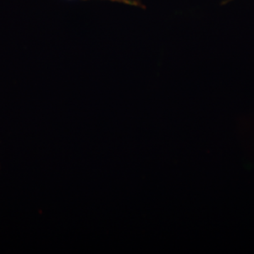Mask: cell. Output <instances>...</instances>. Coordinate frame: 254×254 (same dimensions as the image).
<instances>
[{"instance_id": "2", "label": "cell", "mask_w": 254, "mask_h": 254, "mask_svg": "<svg viewBox=\"0 0 254 254\" xmlns=\"http://www.w3.org/2000/svg\"><path fill=\"white\" fill-rule=\"evenodd\" d=\"M233 1V0H225V1H224L222 3V4H227V3L230 2V1Z\"/></svg>"}, {"instance_id": "1", "label": "cell", "mask_w": 254, "mask_h": 254, "mask_svg": "<svg viewBox=\"0 0 254 254\" xmlns=\"http://www.w3.org/2000/svg\"><path fill=\"white\" fill-rule=\"evenodd\" d=\"M110 1H116V2L124 3V4L133 5V6H143L141 3L135 0H110Z\"/></svg>"}]
</instances>
